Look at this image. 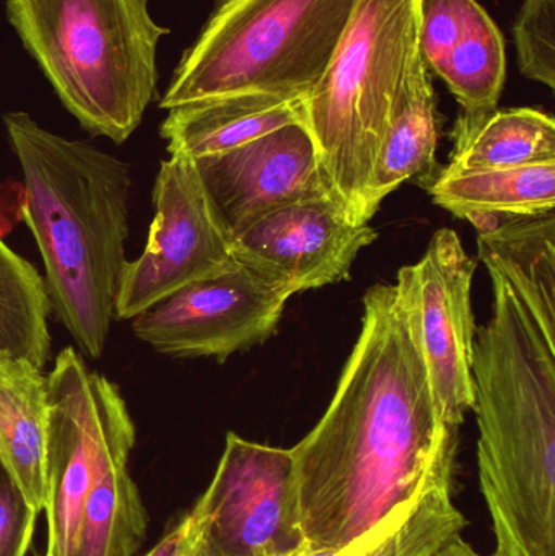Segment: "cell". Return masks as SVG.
Returning a JSON list of instances; mask_svg holds the SVG:
<instances>
[{"label":"cell","mask_w":555,"mask_h":556,"mask_svg":"<svg viewBox=\"0 0 555 556\" xmlns=\"http://www.w3.org/2000/svg\"><path fill=\"white\" fill-rule=\"evenodd\" d=\"M23 172V217L45 261L51 311L81 352L100 358L126 266L130 169L91 143L3 116Z\"/></svg>","instance_id":"obj_2"},{"label":"cell","mask_w":555,"mask_h":556,"mask_svg":"<svg viewBox=\"0 0 555 556\" xmlns=\"http://www.w3.org/2000/svg\"><path fill=\"white\" fill-rule=\"evenodd\" d=\"M424 359L413 266L364 296L361 336L316 427L290 447L306 547L342 551L455 470Z\"/></svg>","instance_id":"obj_1"},{"label":"cell","mask_w":555,"mask_h":556,"mask_svg":"<svg viewBox=\"0 0 555 556\" xmlns=\"http://www.w3.org/2000/svg\"><path fill=\"white\" fill-rule=\"evenodd\" d=\"M420 0H357L323 77L305 98V126L352 222L367 225L371 169L401 85L420 54Z\"/></svg>","instance_id":"obj_4"},{"label":"cell","mask_w":555,"mask_h":556,"mask_svg":"<svg viewBox=\"0 0 555 556\" xmlns=\"http://www.w3.org/2000/svg\"><path fill=\"white\" fill-rule=\"evenodd\" d=\"M191 516L189 556H299L306 548L292 453L231 431Z\"/></svg>","instance_id":"obj_8"},{"label":"cell","mask_w":555,"mask_h":556,"mask_svg":"<svg viewBox=\"0 0 555 556\" xmlns=\"http://www.w3.org/2000/svg\"><path fill=\"white\" fill-rule=\"evenodd\" d=\"M479 257L510 285L555 345V217L514 218L482 230Z\"/></svg>","instance_id":"obj_16"},{"label":"cell","mask_w":555,"mask_h":556,"mask_svg":"<svg viewBox=\"0 0 555 556\" xmlns=\"http://www.w3.org/2000/svg\"><path fill=\"white\" fill-rule=\"evenodd\" d=\"M452 493L453 472L443 473L419 498L391 513L336 556H432L468 526Z\"/></svg>","instance_id":"obj_20"},{"label":"cell","mask_w":555,"mask_h":556,"mask_svg":"<svg viewBox=\"0 0 555 556\" xmlns=\"http://www.w3.org/2000/svg\"><path fill=\"white\" fill-rule=\"evenodd\" d=\"M439 123L436 94L422 55L407 71L390 126L371 169L370 204L375 212L391 192L436 168Z\"/></svg>","instance_id":"obj_18"},{"label":"cell","mask_w":555,"mask_h":556,"mask_svg":"<svg viewBox=\"0 0 555 556\" xmlns=\"http://www.w3.org/2000/svg\"><path fill=\"white\" fill-rule=\"evenodd\" d=\"M476 0H420L419 48L427 71L442 74L450 52L468 28Z\"/></svg>","instance_id":"obj_24"},{"label":"cell","mask_w":555,"mask_h":556,"mask_svg":"<svg viewBox=\"0 0 555 556\" xmlns=\"http://www.w3.org/2000/svg\"><path fill=\"white\" fill-rule=\"evenodd\" d=\"M305 98L243 93L181 104L168 110L160 136L169 155H217L289 124L305 123Z\"/></svg>","instance_id":"obj_14"},{"label":"cell","mask_w":555,"mask_h":556,"mask_svg":"<svg viewBox=\"0 0 555 556\" xmlns=\"http://www.w3.org/2000/svg\"><path fill=\"white\" fill-rule=\"evenodd\" d=\"M39 513L0 459V556H25Z\"/></svg>","instance_id":"obj_25"},{"label":"cell","mask_w":555,"mask_h":556,"mask_svg":"<svg viewBox=\"0 0 555 556\" xmlns=\"http://www.w3.org/2000/svg\"><path fill=\"white\" fill-rule=\"evenodd\" d=\"M48 391L42 369L26 359H0V459L36 511L48 502Z\"/></svg>","instance_id":"obj_17"},{"label":"cell","mask_w":555,"mask_h":556,"mask_svg":"<svg viewBox=\"0 0 555 556\" xmlns=\"http://www.w3.org/2000/svg\"><path fill=\"white\" fill-rule=\"evenodd\" d=\"M424 359L443 418L459 428L475 404L472 345L476 326L471 283L476 263L456 231H437L413 266Z\"/></svg>","instance_id":"obj_12"},{"label":"cell","mask_w":555,"mask_h":556,"mask_svg":"<svg viewBox=\"0 0 555 556\" xmlns=\"http://www.w3.org/2000/svg\"><path fill=\"white\" fill-rule=\"evenodd\" d=\"M194 165L231 241L286 205L339 199L305 123L289 124L238 149L202 156Z\"/></svg>","instance_id":"obj_11"},{"label":"cell","mask_w":555,"mask_h":556,"mask_svg":"<svg viewBox=\"0 0 555 556\" xmlns=\"http://www.w3.org/2000/svg\"><path fill=\"white\" fill-rule=\"evenodd\" d=\"M48 556H74L88 492L108 459L133 450L136 425L119 388L67 346L46 376Z\"/></svg>","instance_id":"obj_7"},{"label":"cell","mask_w":555,"mask_h":556,"mask_svg":"<svg viewBox=\"0 0 555 556\" xmlns=\"http://www.w3.org/2000/svg\"><path fill=\"white\" fill-rule=\"evenodd\" d=\"M45 278L0 238V359H26L45 369L51 358Z\"/></svg>","instance_id":"obj_22"},{"label":"cell","mask_w":555,"mask_h":556,"mask_svg":"<svg viewBox=\"0 0 555 556\" xmlns=\"http://www.w3.org/2000/svg\"><path fill=\"white\" fill-rule=\"evenodd\" d=\"M555 162V123L531 108L495 110L471 136L455 143L446 169L518 168Z\"/></svg>","instance_id":"obj_21"},{"label":"cell","mask_w":555,"mask_h":556,"mask_svg":"<svg viewBox=\"0 0 555 556\" xmlns=\"http://www.w3.org/2000/svg\"><path fill=\"white\" fill-rule=\"evenodd\" d=\"M357 0H220L185 52L160 108L228 94L308 97Z\"/></svg>","instance_id":"obj_5"},{"label":"cell","mask_w":555,"mask_h":556,"mask_svg":"<svg viewBox=\"0 0 555 556\" xmlns=\"http://www.w3.org/2000/svg\"><path fill=\"white\" fill-rule=\"evenodd\" d=\"M45 556H48V555H45Z\"/></svg>","instance_id":"obj_28"},{"label":"cell","mask_w":555,"mask_h":556,"mask_svg":"<svg viewBox=\"0 0 555 556\" xmlns=\"http://www.w3.org/2000/svg\"><path fill=\"white\" fill-rule=\"evenodd\" d=\"M153 207L146 250L121 274L114 303L117 319H133L185 285L238 263L234 241L209 202L194 160L169 155L162 162Z\"/></svg>","instance_id":"obj_9"},{"label":"cell","mask_w":555,"mask_h":556,"mask_svg":"<svg viewBox=\"0 0 555 556\" xmlns=\"http://www.w3.org/2000/svg\"><path fill=\"white\" fill-rule=\"evenodd\" d=\"M375 240L377 231L352 222L339 199H313L251 225L234 238V253L295 294L349 280L358 253Z\"/></svg>","instance_id":"obj_13"},{"label":"cell","mask_w":555,"mask_h":556,"mask_svg":"<svg viewBox=\"0 0 555 556\" xmlns=\"http://www.w3.org/2000/svg\"><path fill=\"white\" fill-rule=\"evenodd\" d=\"M432 556H484L476 552L462 534L455 535L442 545Z\"/></svg>","instance_id":"obj_27"},{"label":"cell","mask_w":555,"mask_h":556,"mask_svg":"<svg viewBox=\"0 0 555 556\" xmlns=\"http://www.w3.org/2000/svg\"><path fill=\"white\" fill-rule=\"evenodd\" d=\"M191 544L192 516L189 511L146 556H189Z\"/></svg>","instance_id":"obj_26"},{"label":"cell","mask_w":555,"mask_h":556,"mask_svg":"<svg viewBox=\"0 0 555 556\" xmlns=\"http://www.w3.org/2000/svg\"><path fill=\"white\" fill-rule=\"evenodd\" d=\"M462 106L453 139L463 142L495 110L507 78V54L501 29L476 0L468 28L439 75Z\"/></svg>","instance_id":"obj_19"},{"label":"cell","mask_w":555,"mask_h":556,"mask_svg":"<svg viewBox=\"0 0 555 556\" xmlns=\"http://www.w3.org/2000/svg\"><path fill=\"white\" fill-rule=\"evenodd\" d=\"M427 188L437 205L488 230L501 222L553 214L555 162L465 172L445 168Z\"/></svg>","instance_id":"obj_15"},{"label":"cell","mask_w":555,"mask_h":556,"mask_svg":"<svg viewBox=\"0 0 555 556\" xmlns=\"http://www.w3.org/2000/svg\"><path fill=\"white\" fill-rule=\"evenodd\" d=\"M7 16L68 113L93 136L124 143L156 91L168 29L149 0H7Z\"/></svg>","instance_id":"obj_3"},{"label":"cell","mask_w":555,"mask_h":556,"mask_svg":"<svg viewBox=\"0 0 555 556\" xmlns=\"http://www.w3.org/2000/svg\"><path fill=\"white\" fill-rule=\"evenodd\" d=\"M472 410L492 556H555V399L530 382L504 381L482 391Z\"/></svg>","instance_id":"obj_6"},{"label":"cell","mask_w":555,"mask_h":556,"mask_svg":"<svg viewBox=\"0 0 555 556\" xmlns=\"http://www.w3.org/2000/svg\"><path fill=\"white\" fill-rule=\"evenodd\" d=\"M289 288L238 261L191 281L133 317V332L173 358L228 356L266 342L279 326Z\"/></svg>","instance_id":"obj_10"},{"label":"cell","mask_w":555,"mask_h":556,"mask_svg":"<svg viewBox=\"0 0 555 556\" xmlns=\"http://www.w3.org/2000/svg\"><path fill=\"white\" fill-rule=\"evenodd\" d=\"M521 74L555 87V0H525L515 23Z\"/></svg>","instance_id":"obj_23"}]
</instances>
